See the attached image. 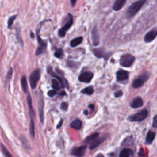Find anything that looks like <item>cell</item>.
I'll list each match as a JSON object with an SVG mask.
<instances>
[{
	"mask_svg": "<svg viewBox=\"0 0 157 157\" xmlns=\"http://www.w3.org/2000/svg\"><path fill=\"white\" fill-rule=\"evenodd\" d=\"M146 1L145 0H141V1H137L132 3L127 9L126 11V16L128 18H132L134 17L138 11L140 9V8L142 7Z\"/></svg>",
	"mask_w": 157,
	"mask_h": 157,
	"instance_id": "obj_1",
	"label": "cell"
},
{
	"mask_svg": "<svg viewBox=\"0 0 157 157\" xmlns=\"http://www.w3.org/2000/svg\"><path fill=\"white\" fill-rule=\"evenodd\" d=\"M50 20H45V21H43L42 22L40 23V26H39V28H37V29H36V35H37V42H38V44H39V47H37L36 51V55H40L45 49L46 47H47V43L46 42H45L44 40H43L40 37V35H39V33H40V27L42 26V24L44 23V22H45L47 21H48Z\"/></svg>",
	"mask_w": 157,
	"mask_h": 157,
	"instance_id": "obj_2",
	"label": "cell"
},
{
	"mask_svg": "<svg viewBox=\"0 0 157 157\" xmlns=\"http://www.w3.org/2000/svg\"><path fill=\"white\" fill-rule=\"evenodd\" d=\"M40 77V69H36L34 71L32 72V73L30 74L29 77V81L30 83L31 88L32 89H35L38 81L39 80Z\"/></svg>",
	"mask_w": 157,
	"mask_h": 157,
	"instance_id": "obj_3",
	"label": "cell"
},
{
	"mask_svg": "<svg viewBox=\"0 0 157 157\" xmlns=\"http://www.w3.org/2000/svg\"><path fill=\"white\" fill-rule=\"evenodd\" d=\"M135 60V58L131 54H124L120 59V64L121 66L128 67L132 65Z\"/></svg>",
	"mask_w": 157,
	"mask_h": 157,
	"instance_id": "obj_4",
	"label": "cell"
},
{
	"mask_svg": "<svg viewBox=\"0 0 157 157\" xmlns=\"http://www.w3.org/2000/svg\"><path fill=\"white\" fill-rule=\"evenodd\" d=\"M68 17L69 19L65 23L64 26H63L62 28H61L58 32V36L61 37H63L65 36L66 33L67 31L70 28V27L72 26V23H73V17L71 13H68Z\"/></svg>",
	"mask_w": 157,
	"mask_h": 157,
	"instance_id": "obj_5",
	"label": "cell"
},
{
	"mask_svg": "<svg viewBox=\"0 0 157 157\" xmlns=\"http://www.w3.org/2000/svg\"><path fill=\"white\" fill-rule=\"evenodd\" d=\"M148 115V110L144 109L136 114H134L129 117V120L131 121H140L147 118Z\"/></svg>",
	"mask_w": 157,
	"mask_h": 157,
	"instance_id": "obj_6",
	"label": "cell"
},
{
	"mask_svg": "<svg viewBox=\"0 0 157 157\" xmlns=\"http://www.w3.org/2000/svg\"><path fill=\"white\" fill-rule=\"evenodd\" d=\"M149 75L148 73H144V74L140 75L137 78H136L132 82V86L134 88H138L142 86L144 83L148 80Z\"/></svg>",
	"mask_w": 157,
	"mask_h": 157,
	"instance_id": "obj_7",
	"label": "cell"
},
{
	"mask_svg": "<svg viewBox=\"0 0 157 157\" xmlns=\"http://www.w3.org/2000/svg\"><path fill=\"white\" fill-rule=\"evenodd\" d=\"M86 147L82 145L80 147H75L71 150V155L77 157H83L86 151Z\"/></svg>",
	"mask_w": 157,
	"mask_h": 157,
	"instance_id": "obj_8",
	"label": "cell"
},
{
	"mask_svg": "<svg viewBox=\"0 0 157 157\" xmlns=\"http://www.w3.org/2000/svg\"><path fill=\"white\" fill-rule=\"evenodd\" d=\"M93 77V74L90 71H86L82 72L78 77V79L81 82L89 83L92 80Z\"/></svg>",
	"mask_w": 157,
	"mask_h": 157,
	"instance_id": "obj_9",
	"label": "cell"
},
{
	"mask_svg": "<svg viewBox=\"0 0 157 157\" xmlns=\"http://www.w3.org/2000/svg\"><path fill=\"white\" fill-rule=\"evenodd\" d=\"M91 37L92 39L93 45L94 46H97L99 44V34L97 26H95L93 28L91 32Z\"/></svg>",
	"mask_w": 157,
	"mask_h": 157,
	"instance_id": "obj_10",
	"label": "cell"
},
{
	"mask_svg": "<svg viewBox=\"0 0 157 157\" xmlns=\"http://www.w3.org/2000/svg\"><path fill=\"white\" fill-rule=\"evenodd\" d=\"M93 53L94 54V55L98 57V58H104L105 60L107 59H108L112 55L111 52H105L103 50H101L100 48H96L93 50Z\"/></svg>",
	"mask_w": 157,
	"mask_h": 157,
	"instance_id": "obj_11",
	"label": "cell"
},
{
	"mask_svg": "<svg viewBox=\"0 0 157 157\" xmlns=\"http://www.w3.org/2000/svg\"><path fill=\"white\" fill-rule=\"evenodd\" d=\"M117 80L118 82H124L127 80L129 78V72L120 69L117 72L116 74Z\"/></svg>",
	"mask_w": 157,
	"mask_h": 157,
	"instance_id": "obj_12",
	"label": "cell"
},
{
	"mask_svg": "<svg viewBox=\"0 0 157 157\" xmlns=\"http://www.w3.org/2000/svg\"><path fill=\"white\" fill-rule=\"evenodd\" d=\"M157 36V29H153L149 32H148L145 37H144V40L146 42H150L152 40L155 39V38Z\"/></svg>",
	"mask_w": 157,
	"mask_h": 157,
	"instance_id": "obj_13",
	"label": "cell"
},
{
	"mask_svg": "<svg viewBox=\"0 0 157 157\" xmlns=\"http://www.w3.org/2000/svg\"><path fill=\"white\" fill-rule=\"evenodd\" d=\"M130 105L131 107L134 108V109L140 107L143 105V101L141 98L136 97L132 100V101L130 104Z\"/></svg>",
	"mask_w": 157,
	"mask_h": 157,
	"instance_id": "obj_14",
	"label": "cell"
},
{
	"mask_svg": "<svg viewBox=\"0 0 157 157\" xmlns=\"http://www.w3.org/2000/svg\"><path fill=\"white\" fill-rule=\"evenodd\" d=\"M44 102L43 101V99H40L39 102V108H38V112H39V115L40 118V122L43 123L44 121Z\"/></svg>",
	"mask_w": 157,
	"mask_h": 157,
	"instance_id": "obj_15",
	"label": "cell"
},
{
	"mask_svg": "<svg viewBox=\"0 0 157 157\" xmlns=\"http://www.w3.org/2000/svg\"><path fill=\"white\" fill-rule=\"evenodd\" d=\"M47 72H48V74H50L51 76H52V77H55V78H56L58 80V81H59V83H60V85H61V86L62 88H64V87L65 86V85H64V82L63 78H61V77H59V75H58L57 74H56L55 73H54L52 69V67H51L50 66H49V67H47Z\"/></svg>",
	"mask_w": 157,
	"mask_h": 157,
	"instance_id": "obj_16",
	"label": "cell"
},
{
	"mask_svg": "<svg viewBox=\"0 0 157 157\" xmlns=\"http://www.w3.org/2000/svg\"><path fill=\"white\" fill-rule=\"evenodd\" d=\"M27 103H28L30 118H33V117L34 116L35 114H34V109H33V105H32L31 97V95L29 93H28V95H27Z\"/></svg>",
	"mask_w": 157,
	"mask_h": 157,
	"instance_id": "obj_17",
	"label": "cell"
},
{
	"mask_svg": "<svg viewBox=\"0 0 157 157\" xmlns=\"http://www.w3.org/2000/svg\"><path fill=\"white\" fill-rule=\"evenodd\" d=\"M126 0H117V1H115V2L113 3V7H112L113 10L115 11L119 10L123 7V6L126 3Z\"/></svg>",
	"mask_w": 157,
	"mask_h": 157,
	"instance_id": "obj_18",
	"label": "cell"
},
{
	"mask_svg": "<svg viewBox=\"0 0 157 157\" xmlns=\"http://www.w3.org/2000/svg\"><path fill=\"white\" fill-rule=\"evenodd\" d=\"M104 140V138L103 137H101V138H99L98 139H96L94 140H93L91 144H90V147H89V148L90 150H93L95 148H96L98 146H99L103 141Z\"/></svg>",
	"mask_w": 157,
	"mask_h": 157,
	"instance_id": "obj_19",
	"label": "cell"
},
{
	"mask_svg": "<svg viewBox=\"0 0 157 157\" xmlns=\"http://www.w3.org/2000/svg\"><path fill=\"white\" fill-rule=\"evenodd\" d=\"M21 85L22 90L25 93H28V83H27V80L25 75H23L21 78Z\"/></svg>",
	"mask_w": 157,
	"mask_h": 157,
	"instance_id": "obj_20",
	"label": "cell"
},
{
	"mask_svg": "<svg viewBox=\"0 0 157 157\" xmlns=\"http://www.w3.org/2000/svg\"><path fill=\"white\" fill-rule=\"evenodd\" d=\"M83 40V37L82 36L80 37H77L76 38L73 39L71 42H70V45L72 47H77V45H80Z\"/></svg>",
	"mask_w": 157,
	"mask_h": 157,
	"instance_id": "obj_21",
	"label": "cell"
},
{
	"mask_svg": "<svg viewBox=\"0 0 157 157\" xmlns=\"http://www.w3.org/2000/svg\"><path fill=\"white\" fill-rule=\"evenodd\" d=\"M155 137V133L152 131H149L146 136V143L148 144H151L154 140Z\"/></svg>",
	"mask_w": 157,
	"mask_h": 157,
	"instance_id": "obj_22",
	"label": "cell"
},
{
	"mask_svg": "<svg viewBox=\"0 0 157 157\" xmlns=\"http://www.w3.org/2000/svg\"><path fill=\"white\" fill-rule=\"evenodd\" d=\"M82 121L79 119H75L74 120L71 124V127L73 129L79 130L82 127Z\"/></svg>",
	"mask_w": 157,
	"mask_h": 157,
	"instance_id": "obj_23",
	"label": "cell"
},
{
	"mask_svg": "<svg viewBox=\"0 0 157 157\" xmlns=\"http://www.w3.org/2000/svg\"><path fill=\"white\" fill-rule=\"evenodd\" d=\"M132 154V151L129 148H124L120 153V157H129Z\"/></svg>",
	"mask_w": 157,
	"mask_h": 157,
	"instance_id": "obj_24",
	"label": "cell"
},
{
	"mask_svg": "<svg viewBox=\"0 0 157 157\" xmlns=\"http://www.w3.org/2000/svg\"><path fill=\"white\" fill-rule=\"evenodd\" d=\"M29 134L31 136L34 138L35 136L34 131V121L33 118H30V126H29Z\"/></svg>",
	"mask_w": 157,
	"mask_h": 157,
	"instance_id": "obj_25",
	"label": "cell"
},
{
	"mask_svg": "<svg viewBox=\"0 0 157 157\" xmlns=\"http://www.w3.org/2000/svg\"><path fill=\"white\" fill-rule=\"evenodd\" d=\"M99 136V133L98 132H95V133H93V134L88 136L84 140V143H88L91 141H93V140H94Z\"/></svg>",
	"mask_w": 157,
	"mask_h": 157,
	"instance_id": "obj_26",
	"label": "cell"
},
{
	"mask_svg": "<svg viewBox=\"0 0 157 157\" xmlns=\"http://www.w3.org/2000/svg\"><path fill=\"white\" fill-rule=\"evenodd\" d=\"M94 91V89L93 87L92 86H89L88 87H86L85 88H84L83 90H82L81 91V92L83 94H86L87 95H91L93 93Z\"/></svg>",
	"mask_w": 157,
	"mask_h": 157,
	"instance_id": "obj_27",
	"label": "cell"
},
{
	"mask_svg": "<svg viewBox=\"0 0 157 157\" xmlns=\"http://www.w3.org/2000/svg\"><path fill=\"white\" fill-rule=\"evenodd\" d=\"M52 86L53 88V90H58L60 89V87H61L59 82H58L55 78L52 80Z\"/></svg>",
	"mask_w": 157,
	"mask_h": 157,
	"instance_id": "obj_28",
	"label": "cell"
},
{
	"mask_svg": "<svg viewBox=\"0 0 157 157\" xmlns=\"http://www.w3.org/2000/svg\"><path fill=\"white\" fill-rule=\"evenodd\" d=\"M16 37L18 40V42H20V44L21 45L22 47H23V42L21 36V30L20 28V29H17V31H16Z\"/></svg>",
	"mask_w": 157,
	"mask_h": 157,
	"instance_id": "obj_29",
	"label": "cell"
},
{
	"mask_svg": "<svg viewBox=\"0 0 157 157\" xmlns=\"http://www.w3.org/2000/svg\"><path fill=\"white\" fill-rule=\"evenodd\" d=\"M1 149H2V152L4 153L5 157H13L12 155H11V153L7 150V149L3 145H1Z\"/></svg>",
	"mask_w": 157,
	"mask_h": 157,
	"instance_id": "obj_30",
	"label": "cell"
},
{
	"mask_svg": "<svg viewBox=\"0 0 157 157\" xmlns=\"http://www.w3.org/2000/svg\"><path fill=\"white\" fill-rule=\"evenodd\" d=\"M17 17V15H12L10 16L9 19H8V21H7V27L8 28H10V27L12 26L14 20Z\"/></svg>",
	"mask_w": 157,
	"mask_h": 157,
	"instance_id": "obj_31",
	"label": "cell"
},
{
	"mask_svg": "<svg viewBox=\"0 0 157 157\" xmlns=\"http://www.w3.org/2000/svg\"><path fill=\"white\" fill-rule=\"evenodd\" d=\"M63 55V51L61 48H58L54 53V56L58 58H60Z\"/></svg>",
	"mask_w": 157,
	"mask_h": 157,
	"instance_id": "obj_32",
	"label": "cell"
},
{
	"mask_svg": "<svg viewBox=\"0 0 157 157\" xmlns=\"http://www.w3.org/2000/svg\"><path fill=\"white\" fill-rule=\"evenodd\" d=\"M60 107H61V109L64 110V111H66L67 110V108H68V104L67 102H63L61 105H60Z\"/></svg>",
	"mask_w": 157,
	"mask_h": 157,
	"instance_id": "obj_33",
	"label": "cell"
},
{
	"mask_svg": "<svg viewBox=\"0 0 157 157\" xmlns=\"http://www.w3.org/2000/svg\"><path fill=\"white\" fill-rule=\"evenodd\" d=\"M56 94V91L55 90H51L47 92V95L50 97H53Z\"/></svg>",
	"mask_w": 157,
	"mask_h": 157,
	"instance_id": "obj_34",
	"label": "cell"
},
{
	"mask_svg": "<svg viewBox=\"0 0 157 157\" xmlns=\"http://www.w3.org/2000/svg\"><path fill=\"white\" fill-rule=\"evenodd\" d=\"M12 72H13L12 68H10V69L9 70V71L6 75V80H9V79H10V78L12 77Z\"/></svg>",
	"mask_w": 157,
	"mask_h": 157,
	"instance_id": "obj_35",
	"label": "cell"
},
{
	"mask_svg": "<svg viewBox=\"0 0 157 157\" xmlns=\"http://www.w3.org/2000/svg\"><path fill=\"white\" fill-rule=\"evenodd\" d=\"M153 126L155 128H157V114L153 117Z\"/></svg>",
	"mask_w": 157,
	"mask_h": 157,
	"instance_id": "obj_36",
	"label": "cell"
},
{
	"mask_svg": "<svg viewBox=\"0 0 157 157\" xmlns=\"http://www.w3.org/2000/svg\"><path fill=\"white\" fill-rule=\"evenodd\" d=\"M123 92L121 91V90H119V91H116L115 93H114V96L115 98H120L121 97L122 95H123Z\"/></svg>",
	"mask_w": 157,
	"mask_h": 157,
	"instance_id": "obj_37",
	"label": "cell"
},
{
	"mask_svg": "<svg viewBox=\"0 0 157 157\" xmlns=\"http://www.w3.org/2000/svg\"><path fill=\"white\" fill-rule=\"evenodd\" d=\"M142 151H143V150H142V149H140V150L139 151V153H138L139 156H140V157H144V154L143 153Z\"/></svg>",
	"mask_w": 157,
	"mask_h": 157,
	"instance_id": "obj_38",
	"label": "cell"
},
{
	"mask_svg": "<svg viewBox=\"0 0 157 157\" xmlns=\"http://www.w3.org/2000/svg\"><path fill=\"white\" fill-rule=\"evenodd\" d=\"M62 124H63V119H61V120H60L59 123L58 124V125L56 126V128H57V129H59V128L61 126Z\"/></svg>",
	"mask_w": 157,
	"mask_h": 157,
	"instance_id": "obj_39",
	"label": "cell"
},
{
	"mask_svg": "<svg viewBox=\"0 0 157 157\" xmlns=\"http://www.w3.org/2000/svg\"><path fill=\"white\" fill-rule=\"evenodd\" d=\"M88 107L90 108L92 110V111H93L94 110V105L93 104H89Z\"/></svg>",
	"mask_w": 157,
	"mask_h": 157,
	"instance_id": "obj_40",
	"label": "cell"
},
{
	"mask_svg": "<svg viewBox=\"0 0 157 157\" xmlns=\"http://www.w3.org/2000/svg\"><path fill=\"white\" fill-rule=\"evenodd\" d=\"M29 35H30V37H31L32 39H34V34L32 31L30 32V34H29Z\"/></svg>",
	"mask_w": 157,
	"mask_h": 157,
	"instance_id": "obj_41",
	"label": "cell"
},
{
	"mask_svg": "<svg viewBox=\"0 0 157 157\" xmlns=\"http://www.w3.org/2000/svg\"><path fill=\"white\" fill-rule=\"evenodd\" d=\"M59 94L61 95V96H64V95H66V92L65 91H62L60 93H59Z\"/></svg>",
	"mask_w": 157,
	"mask_h": 157,
	"instance_id": "obj_42",
	"label": "cell"
},
{
	"mask_svg": "<svg viewBox=\"0 0 157 157\" xmlns=\"http://www.w3.org/2000/svg\"><path fill=\"white\" fill-rule=\"evenodd\" d=\"M71 4H72V6H74V5H75V2H76V1H71Z\"/></svg>",
	"mask_w": 157,
	"mask_h": 157,
	"instance_id": "obj_43",
	"label": "cell"
},
{
	"mask_svg": "<svg viewBox=\"0 0 157 157\" xmlns=\"http://www.w3.org/2000/svg\"><path fill=\"white\" fill-rule=\"evenodd\" d=\"M83 113H84V114H85V115H86L88 114V111H87L86 110H85L83 111Z\"/></svg>",
	"mask_w": 157,
	"mask_h": 157,
	"instance_id": "obj_44",
	"label": "cell"
},
{
	"mask_svg": "<svg viewBox=\"0 0 157 157\" xmlns=\"http://www.w3.org/2000/svg\"><path fill=\"white\" fill-rule=\"evenodd\" d=\"M96 157H104L102 155H101V154H99V155H98Z\"/></svg>",
	"mask_w": 157,
	"mask_h": 157,
	"instance_id": "obj_45",
	"label": "cell"
}]
</instances>
